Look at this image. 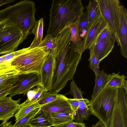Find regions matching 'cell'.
Instances as JSON below:
<instances>
[{"label": "cell", "mask_w": 127, "mask_h": 127, "mask_svg": "<svg viewBox=\"0 0 127 127\" xmlns=\"http://www.w3.org/2000/svg\"><path fill=\"white\" fill-rule=\"evenodd\" d=\"M40 86H37L35 89H34L33 90H31L27 93V100L29 101H31L38 90Z\"/></svg>", "instance_id": "37"}, {"label": "cell", "mask_w": 127, "mask_h": 127, "mask_svg": "<svg viewBox=\"0 0 127 127\" xmlns=\"http://www.w3.org/2000/svg\"><path fill=\"white\" fill-rule=\"evenodd\" d=\"M94 45H92L89 49L90 50V57L89 60L90 62L89 67L94 71L95 76L98 75L100 70L99 64L100 62L94 54Z\"/></svg>", "instance_id": "27"}, {"label": "cell", "mask_w": 127, "mask_h": 127, "mask_svg": "<svg viewBox=\"0 0 127 127\" xmlns=\"http://www.w3.org/2000/svg\"><path fill=\"white\" fill-rule=\"evenodd\" d=\"M56 37L55 63L51 88L49 92L57 94L73 79L82 55L75 51L71 40L69 28L64 30Z\"/></svg>", "instance_id": "1"}, {"label": "cell", "mask_w": 127, "mask_h": 127, "mask_svg": "<svg viewBox=\"0 0 127 127\" xmlns=\"http://www.w3.org/2000/svg\"><path fill=\"white\" fill-rule=\"evenodd\" d=\"M92 127H105L103 124L99 120L96 123L93 125Z\"/></svg>", "instance_id": "40"}, {"label": "cell", "mask_w": 127, "mask_h": 127, "mask_svg": "<svg viewBox=\"0 0 127 127\" xmlns=\"http://www.w3.org/2000/svg\"><path fill=\"white\" fill-rule=\"evenodd\" d=\"M29 124L32 127L52 126L50 113L41 109L40 107L30 119Z\"/></svg>", "instance_id": "15"}, {"label": "cell", "mask_w": 127, "mask_h": 127, "mask_svg": "<svg viewBox=\"0 0 127 127\" xmlns=\"http://www.w3.org/2000/svg\"><path fill=\"white\" fill-rule=\"evenodd\" d=\"M115 41V36L111 33L95 44L93 45L94 53L100 61L107 57L111 52Z\"/></svg>", "instance_id": "12"}, {"label": "cell", "mask_w": 127, "mask_h": 127, "mask_svg": "<svg viewBox=\"0 0 127 127\" xmlns=\"http://www.w3.org/2000/svg\"><path fill=\"white\" fill-rule=\"evenodd\" d=\"M27 38L17 23L8 19L0 21V55L16 51Z\"/></svg>", "instance_id": "6"}, {"label": "cell", "mask_w": 127, "mask_h": 127, "mask_svg": "<svg viewBox=\"0 0 127 127\" xmlns=\"http://www.w3.org/2000/svg\"><path fill=\"white\" fill-rule=\"evenodd\" d=\"M21 100H14L10 96L0 98V120L3 121L0 126L14 116L18 109Z\"/></svg>", "instance_id": "9"}, {"label": "cell", "mask_w": 127, "mask_h": 127, "mask_svg": "<svg viewBox=\"0 0 127 127\" xmlns=\"http://www.w3.org/2000/svg\"><path fill=\"white\" fill-rule=\"evenodd\" d=\"M111 34V33L109 30L106 25L105 28L104 29L95 40L93 45H95V44L100 41L104 38L106 37Z\"/></svg>", "instance_id": "35"}, {"label": "cell", "mask_w": 127, "mask_h": 127, "mask_svg": "<svg viewBox=\"0 0 127 127\" xmlns=\"http://www.w3.org/2000/svg\"><path fill=\"white\" fill-rule=\"evenodd\" d=\"M32 127L30 125L26 126L23 127L15 126L11 124V122H6L3 125L2 127Z\"/></svg>", "instance_id": "38"}, {"label": "cell", "mask_w": 127, "mask_h": 127, "mask_svg": "<svg viewBox=\"0 0 127 127\" xmlns=\"http://www.w3.org/2000/svg\"><path fill=\"white\" fill-rule=\"evenodd\" d=\"M43 27V19L41 18L36 21L32 31V33L35 35V37L30 46V48L38 47L41 44L42 40Z\"/></svg>", "instance_id": "20"}, {"label": "cell", "mask_w": 127, "mask_h": 127, "mask_svg": "<svg viewBox=\"0 0 127 127\" xmlns=\"http://www.w3.org/2000/svg\"><path fill=\"white\" fill-rule=\"evenodd\" d=\"M101 15L109 30L115 36L117 43L120 25L119 15L121 5L118 0H95Z\"/></svg>", "instance_id": "7"}, {"label": "cell", "mask_w": 127, "mask_h": 127, "mask_svg": "<svg viewBox=\"0 0 127 127\" xmlns=\"http://www.w3.org/2000/svg\"><path fill=\"white\" fill-rule=\"evenodd\" d=\"M49 54L44 46L32 49L29 47L13 60L11 66L18 72L19 75L32 73L40 74L42 66Z\"/></svg>", "instance_id": "5"}, {"label": "cell", "mask_w": 127, "mask_h": 127, "mask_svg": "<svg viewBox=\"0 0 127 127\" xmlns=\"http://www.w3.org/2000/svg\"><path fill=\"white\" fill-rule=\"evenodd\" d=\"M11 67L5 61L4 55L0 57V72L4 71Z\"/></svg>", "instance_id": "34"}, {"label": "cell", "mask_w": 127, "mask_h": 127, "mask_svg": "<svg viewBox=\"0 0 127 127\" xmlns=\"http://www.w3.org/2000/svg\"><path fill=\"white\" fill-rule=\"evenodd\" d=\"M58 94H51L45 91L41 94L37 100V102L41 106L55 100L57 97Z\"/></svg>", "instance_id": "29"}, {"label": "cell", "mask_w": 127, "mask_h": 127, "mask_svg": "<svg viewBox=\"0 0 127 127\" xmlns=\"http://www.w3.org/2000/svg\"><path fill=\"white\" fill-rule=\"evenodd\" d=\"M86 8L87 21L89 29L101 16L99 9L95 0H90Z\"/></svg>", "instance_id": "19"}, {"label": "cell", "mask_w": 127, "mask_h": 127, "mask_svg": "<svg viewBox=\"0 0 127 127\" xmlns=\"http://www.w3.org/2000/svg\"><path fill=\"white\" fill-rule=\"evenodd\" d=\"M89 100L87 99L83 98L79 100L78 107L73 114V120L75 122L83 123V121L89 119L92 114L90 109Z\"/></svg>", "instance_id": "16"}, {"label": "cell", "mask_w": 127, "mask_h": 127, "mask_svg": "<svg viewBox=\"0 0 127 127\" xmlns=\"http://www.w3.org/2000/svg\"><path fill=\"white\" fill-rule=\"evenodd\" d=\"M55 63V57L49 55L42 68L40 74L41 84L46 92L49 91L51 88Z\"/></svg>", "instance_id": "11"}, {"label": "cell", "mask_w": 127, "mask_h": 127, "mask_svg": "<svg viewBox=\"0 0 127 127\" xmlns=\"http://www.w3.org/2000/svg\"><path fill=\"white\" fill-rule=\"evenodd\" d=\"M73 114L65 112L50 113L52 126L54 127L73 121Z\"/></svg>", "instance_id": "23"}, {"label": "cell", "mask_w": 127, "mask_h": 127, "mask_svg": "<svg viewBox=\"0 0 127 127\" xmlns=\"http://www.w3.org/2000/svg\"><path fill=\"white\" fill-rule=\"evenodd\" d=\"M55 127H86L84 123H79L73 121L58 125Z\"/></svg>", "instance_id": "33"}, {"label": "cell", "mask_w": 127, "mask_h": 127, "mask_svg": "<svg viewBox=\"0 0 127 127\" xmlns=\"http://www.w3.org/2000/svg\"><path fill=\"white\" fill-rule=\"evenodd\" d=\"M122 98L115 106L110 120L106 127H123L118 105L119 101Z\"/></svg>", "instance_id": "26"}, {"label": "cell", "mask_w": 127, "mask_h": 127, "mask_svg": "<svg viewBox=\"0 0 127 127\" xmlns=\"http://www.w3.org/2000/svg\"><path fill=\"white\" fill-rule=\"evenodd\" d=\"M42 85L40 74L36 73L19 75L9 95L12 97L18 95H24L32 89Z\"/></svg>", "instance_id": "8"}, {"label": "cell", "mask_w": 127, "mask_h": 127, "mask_svg": "<svg viewBox=\"0 0 127 127\" xmlns=\"http://www.w3.org/2000/svg\"><path fill=\"white\" fill-rule=\"evenodd\" d=\"M28 48H24L18 51L4 55L5 61L7 63L11 65V63L13 60L17 57L24 52L27 50Z\"/></svg>", "instance_id": "31"}, {"label": "cell", "mask_w": 127, "mask_h": 127, "mask_svg": "<svg viewBox=\"0 0 127 127\" xmlns=\"http://www.w3.org/2000/svg\"><path fill=\"white\" fill-rule=\"evenodd\" d=\"M64 95L58 94L54 100L40 107V108L48 113H52L59 112H65L74 114V111Z\"/></svg>", "instance_id": "13"}, {"label": "cell", "mask_w": 127, "mask_h": 127, "mask_svg": "<svg viewBox=\"0 0 127 127\" xmlns=\"http://www.w3.org/2000/svg\"><path fill=\"white\" fill-rule=\"evenodd\" d=\"M106 26V23L101 15L88 29L84 41V52L93 45L95 40Z\"/></svg>", "instance_id": "14"}, {"label": "cell", "mask_w": 127, "mask_h": 127, "mask_svg": "<svg viewBox=\"0 0 127 127\" xmlns=\"http://www.w3.org/2000/svg\"><path fill=\"white\" fill-rule=\"evenodd\" d=\"M84 9L81 0H53L47 34L57 36L79 20Z\"/></svg>", "instance_id": "2"}, {"label": "cell", "mask_w": 127, "mask_h": 127, "mask_svg": "<svg viewBox=\"0 0 127 127\" xmlns=\"http://www.w3.org/2000/svg\"><path fill=\"white\" fill-rule=\"evenodd\" d=\"M56 39V36L47 34L39 46L45 47L46 50L49 53V55L55 56Z\"/></svg>", "instance_id": "25"}, {"label": "cell", "mask_w": 127, "mask_h": 127, "mask_svg": "<svg viewBox=\"0 0 127 127\" xmlns=\"http://www.w3.org/2000/svg\"><path fill=\"white\" fill-rule=\"evenodd\" d=\"M36 10L34 2L21 0L0 10V21L8 19L17 23L27 38L36 22L35 18Z\"/></svg>", "instance_id": "4"}, {"label": "cell", "mask_w": 127, "mask_h": 127, "mask_svg": "<svg viewBox=\"0 0 127 127\" xmlns=\"http://www.w3.org/2000/svg\"><path fill=\"white\" fill-rule=\"evenodd\" d=\"M13 0H0V6L4 4L13 2Z\"/></svg>", "instance_id": "39"}, {"label": "cell", "mask_w": 127, "mask_h": 127, "mask_svg": "<svg viewBox=\"0 0 127 127\" xmlns=\"http://www.w3.org/2000/svg\"><path fill=\"white\" fill-rule=\"evenodd\" d=\"M119 73L118 74L113 73L111 74H107L106 86L115 88L127 87L126 76L124 74L120 75Z\"/></svg>", "instance_id": "21"}, {"label": "cell", "mask_w": 127, "mask_h": 127, "mask_svg": "<svg viewBox=\"0 0 127 127\" xmlns=\"http://www.w3.org/2000/svg\"><path fill=\"white\" fill-rule=\"evenodd\" d=\"M87 17V12L86 11L79 20V32L83 44L84 39L87 35L89 29Z\"/></svg>", "instance_id": "28"}, {"label": "cell", "mask_w": 127, "mask_h": 127, "mask_svg": "<svg viewBox=\"0 0 127 127\" xmlns=\"http://www.w3.org/2000/svg\"><path fill=\"white\" fill-rule=\"evenodd\" d=\"M40 107L38 104L37 100L30 101L26 100L19 105L18 110L14 116L15 121H18L33 110Z\"/></svg>", "instance_id": "17"}, {"label": "cell", "mask_w": 127, "mask_h": 127, "mask_svg": "<svg viewBox=\"0 0 127 127\" xmlns=\"http://www.w3.org/2000/svg\"><path fill=\"white\" fill-rule=\"evenodd\" d=\"M83 94L84 92L78 87L72 79L70 84V91L67 94H70L73 97V98L80 100L83 98L82 95Z\"/></svg>", "instance_id": "30"}, {"label": "cell", "mask_w": 127, "mask_h": 127, "mask_svg": "<svg viewBox=\"0 0 127 127\" xmlns=\"http://www.w3.org/2000/svg\"><path fill=\"white\" fill-rule=\"evenodd\" d=\"M119 20L117 44L120 47L121 54L124 58L127 59V11L122 5L121 6Z\"/></svg>", "instance_id": "10"}, {"label": "cell", "mask_w": 127, "mask_h": 127, "mask_svg": "<svg viewBox=\"0 0 127 127\" xmlns=\"http://www.w3.org/2000/svg\"><path fill=\"white\" fill-rule=\"evenodd\" d=\"M127 94V87H110L105 86L94 98L89 100L92 114L96 117L106 127L115 105Z\"/></svg>", "instance_id": "3"}, {"label": "cell", "mask_w": 127, "mask_h": 127, "mask_svg": "<svg viewBox=\"0 0 127 127\" xmlns=\"http://www.w3.org/2000/svg\"><path fill=\"white\" fill-rule=\"evenodd\" d=\"M66 99L74 112L77 110L78 107L79 100L74 98H68L67 97Z\"/></svg>", "instance_id": "36"}, {"label": "cell", "mask_w": 127, "mask_h": 127, "mask_svg": "<svg viewBox=\"0 0 127 127\" xmlns=\"http://www.w3.org/2000/svg\"><path fill=\"white\" fill-rule=\"evenodd\" d=\"M79 20L73 23L69 28L71 32L70 39L74 44L75 51L82 55L84 52L83 44L79 32Z\"/></svg>", "instance_id": "18"}, {"label": "cell", "mask_w": 127, "mask_h": 127, "mask_svg": "<svg viewBox=\"0 0 127 127\" xmlns=\"http://www.w3.org/2000/svg\"><path fill=\"white\" fill-rule=\"evenodd\" d=\"M13 85H5L0 86V98L9 95Z\"/></svg>", "instance_id": "32"}, {"label": "cell", "mask_w": 127, "mask_h": 127, "mask_svg": "<svg viewBox=\"0 0 127 127\" xmlns=\"http://www.w3.org/2000/svg\"><path fill=\"white\" fill-rule=\"evenodd\" d=\"M19 75L18 72L12 66L0 73V86L12 85Z\"/></svg>", "instance_id": "22"}, {"label": "cell", "mask_w": 127, "mask_h": 127, "mask_svg": "<svg viewBox=\"0 0 127 127\" xmlns=\"http://www.w3.org/2000/svg\"><path fill=\"white\" fill-rule=\"evenodd\" d=\"M107 74L103 70L100 71L98 74L95 76V85L93 89L92 99L94 98L106 86Z\"/></svg>", "instance_id": "24"}, {"label": "cell", "mask_w": 127, "mask_h": 127, "mask_svg": "<svg viewBox=\"0 0 127 127\" xmlns=\"http://www.w3.org/2000/svg\"><path fill=\"white\" fill-rule=\"evenodd\" d=\"M1 72H0V73H1Z\"/></svg>", "instance_id": "41"}]
</instances>
